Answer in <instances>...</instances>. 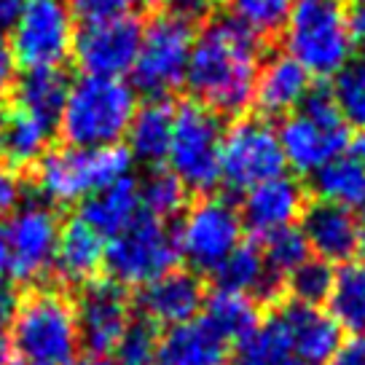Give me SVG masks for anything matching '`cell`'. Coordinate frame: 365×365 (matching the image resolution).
Listing matches in <instances>:
<instances>
[{
  "label": "cell",
  "instance_id": "45",
  "mask_svg": "<svg viewBox=\"0 0 365 365\" xmlns=\"http://www.w3.org/2000/svg\"><path fill=\"white\" fill-rule=\"evenodd\" d=\"M352 156L365 167V129H360V135L352 140Z\"/></svg>",
  "mask_w": 365,
  "mask_h": 365
},
{
  "label": "cell",
  "instance_id": "21",
  "mask_svg": "<svg viewBox=\"0 0 365 365\" xmlns=\"http://www.w3.org/2000/svg\"><path fill=\"white\" fill-rule=\"evenodd\" d=\"M105 263V245L103 237L89 228L81 217L68 220L59 228L57 250H54V263L51 269L65 285L86 287L94 282V277Z\"/></svg>",
  "mask_w": 365,
  "mask_h": 365
},
{
  "label": "cell",
  "instance_id": "20",
  "mask_svg": "<svg viewBox=\"0 0 365 365\" xmlns=\"http://www.w3.org/2000/svg\"><path fill=\"white\" fill-rule=\"evenodd\" d=\"M57 124L14 105L0 121V156L9 170H35V164L51 150Z\"/></svg>",
  "mask_w": 365,
  "mask_h": 365
},
{
  "label": "cell",
  "instance_id": "25",
  "mask_svg": "<svg viewBox=\"0 0 365 365\" xmlns=\"http://www.w3.org/2000/svg\"><path fill=\"white\" fill-rule=\"evenodd\" d=\"M212 274H215L217 290L250 296L252 301H258V298L277 301L285 290L282 279L269 274L261 247H255V245H240Z\"/></svg>",
  "mask_w": 365,
  "mask_h": 365
},
{
  "label": "cell",
  "instance_id": "42",
  "mask_svg": "<svg viewBox=\"0 0 365 365\" xmlns=\"http://www.w3.org/2000/svg\"><path fill=\"white\" fill-rule=\"evenodd\" d=\"M328 365H365V333L352 336L349 341H344Z\"/></svg>",
  "mask_w": 365,
  "mask_h": 365
},
{
  "label": "cell",
  "instance_id": "6",
  "mask_svg": "<svg viewBox=\"0 0 365 365\" xmlns=\"http://www.w3.org/2000/svg\"><path fill=\"white\" fill-rule=\"evenodd\" d=\"M132 156L121 145L110 148H54L35 164V188L43 202H83L105 185L129 175Z\"/></svg>",
  "mask_w": 365,
  "mask_h": 365
},
{
  "label": "cell",
  "instance_id": "7",
  "mask_svg": "<svg viewBox=\"0 0 365 365\" xmlns=\"http://www.w3.org/2000/svg\"><path fill=\"white\" fill-rule=\"evenodd\" d=\"M194 24L164 11L156 14L145 27L132 65V89L148 94L150 100H167L180 89L188 73L194 48Z\"/></svg>",
  "mask_w": 365,
  "mask_h": 365
},
{
  "label": "cell",
  "instance_id": "33",
  "mask_svg": "<svg viewBox=\"0 0 365 365\" xmlns=\"http://www.w3.org/2000/svg\"><path fill=\"white\" fill-rule=\"evenodd\" d=\"M296 0H226L231 19L252 35H277L285 30Z\"/></svg>",
  "mask_w": 365,
  "mask_h": 365
},
{
  "label": "cell",
  "instance_id": "26",
  "mask_svg": "<svg viewBox=\"0 0 365 365\" xmlns=\"http://www.w3.org/2000/svg\"><path fill=\"white\" fill-rule=\"evenodd\" d=\"M175 126V108L167 100H148L126 129V153L132 159L156 167L167 159Z\"/></svg>",
  "mask_w": 365,
  "mask_h": 365
},
{
  "label": "cell",
  "instance_id": "48",
  "mask_svg": "<svg viewBox=\"0 0 365 365\" xmlns=\"http://www.w3.org/2000/svg\"><path fill=\"white\" fill-rule=\"evenodd\" d=\"M70 365H113V363H108L105 357H83V360H73Z\"/></svg>",
  "mask_w": 365,
  "mask_h": 365
},
{
  "label": "cell",
  "instance_id": "41",
  "mask_svg": "<svg viewBox=\"0 0 365 365\" xmlns=\"http://www.w3.org/2000/svg\"><path fill=\"white\" fill-rule=\"evenodd\" d=\"M19 196H22V185H19L16 172L9 170V167L0 161V215L14 210L16 202H19Z\"/></svg>",
  "mask_w": 365,
  "mask_h": 365
},
{
  "label": "cell",
  "instance_id": "14",
  "mask_svg": "<svg viewBox=\"0 0 365 365\" xmlns=\"http://www.w3.org/2000/svg\"><path fill=\"white\" fill-rule=\"evenodd\" d=\"M143 38V24L135 16H118L108 22L83 24L73 35L70 54L83 76L91 78H121L132 70Z\"/></svg>",
  "mask_w": 365,
  "mask_h": 365
},
{
  "label": "cell",
  "instance_id": "44",
  "mask_svg": "<svg viewBox=\"0 0 365 365\" xmlns=\"http://www.w3.org/2000/svg\"><path fill=\"white\" fill-rule=\"evenodd\" d=\"M22 6L24 0H0V33L16 22V16L22 14Z\"/></svg>",
  "mask_w": 365,
  "mask_h": 365
},
{
  "label": "cell",
  "instance_id": "23",
  "mask_svg": "<svg viewBox=\"0 0 365 365\" xmlns=\"http://www.w3.org/2000/svg\"><path fill=\"white\" fill-rule=\"evenodd\" d=\"M309 73L290 54H277L266 65H261L252 103L263 115H287L293 108H301L307 100Z\"/></svg>",
  "mask_w": 365,
  "mask_h": 365
},
{
  "label": "cell",
  "instance_id": "43",
  "mask_svg": "<svg viewBox=\"0 0 365 365\" xmlns=\"http://www.w3.org/2000/svg\"><path fill=\"white\" fill-rule=\"evenodd\" d=\"M349 27H352L354 43H365V0H354L349 9Z\"/></svg>",
  "mask_w": 365,
  "mask_h": 365
},
{
  "label": "cell",
  "instance_id": "28",
  "mask_svg": "<svg viewBox=\"0 0 365 365\" xmlns=\"http://www.w3.org/2000/svg\"><path fill=\"white\" fill-rule=\"evenodd\" d=\"M68 89V76L59 68L24 70L14 83V100H16L14 105L35 115H43V118L57 124Z\"/></svg>",
  "mask_w": 365,
  "mask_h": 365
},
{
  "label": "cell",
  "instance_id": "22",
  "mask_svg": "<svg viewBox=\"0 0 365 365\" xmlns=\"http://www.w3.org/2000/svg\"><path fill=\"white\" fill-rule=\"evenodd\" d=\"M228 341L202 319L175 325L159 339L156 365H226Z\"/></svg>",
  "mask_w": 365,
  "mask_h": 365
},
{
  "label": "cell",
  "instance_id": "40",
  "mask_svg": "<svg viewBox=\"0 0 365 365\" xmlns=\"http://www.w3.org/2000/svg\"><path fill=\"white\" fill-rule=\"evenodd\" d=\"M14 83H16V59L11 54L9 38L0 33V103L14 91Z\"/></svg>",
  "mask_w": 365,
  "mask_h": 365
},
{
  "label": "cell",
  "instance_id": "46",
  "mask_svg": "<svg viewBox=\"0 0 365 365\" xmlns=\"http://www.w3.org/2000/svg\"><path fill=\"white\" fill-rule=\"evenodd\" d=\"M6 272H9V252H6V240H3V228H0V290H3Z\"/></svg>",
  "mask_w": 365,
  "mask_h": 365
},
{
  "label": "cell",
  "instance_id": "11",
  "mask_svg": "<svg viewBox=\"0 0 365 365\" xmlns=\"http://www.w3.org/2000/svg\"><path fill=\"white\" fill-rule=\"evenodd\" d=\"M73 35V11L65 0H24L9 46L24 70L59 68L70 57Z\"/></svg>",
  "mask_w": 365,
  "mask_h": 365
},
{
  "label": "cell",
  "instance_id": "50",
  "mask_svg": "<svg viewBox=\"0 0 365 365\" xmlns=\"http://www.w3.org/2000/svg\"><path fill=\"white\" fill-rule=\"evenodd\" d=\"M3 341V339H0ZM0 365H6V360H3V344H0Z\"/></svg>",
  "mask_w": 365,
  "mask_h": 365
},
{
  "label": "cell",
  "instance_id": "17",
  "mask_svg": "<svg viewBox=\"0 0 365 365\" xmlns=\"http://www.w3.org/2000/svg\"><path fill=\"white\" fill-rule=\"evenodd\" d=\"M287 336L290 352L304 365H328L336 349L341 346V328L317 307L285 304L274 312Z\"/></svg>",
  "mask_w": 365,
  "mask_h": 365
},
{
  "label": "cell",
  "instance_id": "34",
  "mask_svg": "<svg viewBox=\"0 0 365 365\" xmlns=\"http://www.w3.org/2000/svg\"><path fill=\"white\" fill-rule=\"evenodd\" d=\"M263 261H266V269L269 274H274L277 279H282V285H285V279L290 274L296 272L301 263L309 261V245L304 240V234H301V228H282V231H277L272 237H266L263 240Z\"/></svg>",
  "mask_w": 365,
  "mask_h": 365
},
{
  "label": "cell",
  "instance_id": "38",
  "mask_svg": "<svg viewBox=\"0 0 365 365\" xmlns=\"http://www.w3.org/2000/svg\"><path fill=\"white\" fill-rule=\"evenodd\" d=\"M135 3L137 0H70L68 6L76 16L83 19V24H91L118 19V16H129Z\"/></svg>",
  "mask_w": 365,
  "mask_h": 365
},
{
  "label": "cell",
  "instance_id": "16",
  "mask_svg": "<svg viewBox=\"0 0 365 365\" xmlns=\"http://www.w3.org/2000/svg\"><path fill=\"white\" fill-rule=\"evenodd\" d=\"M307 210V188L290 178L279 175L245 194L240 217L255 237H272L282 228H290Z\"/></svg>",
  "mask_w": 365,
  "mask_h": 365
},
{
  "label": "cell",
  "instance_id": "39",
  "mask_svg": "<svg viewBox=\"0 0 365 365\" xmlns=\"http://www.w3.org/2000/svg\"><path fill=\"white\" fill-rule=\"evenodd\" d=\"M170 14L175 16H180L182 22L188 24H196L207 19L212 9H215V0H170Z\"/></svg>",
  "mask_w": 365,
  "mask_h": 365
},
{
  "label": "cell",
  "instance_id": "4",
  "mask_svg": "<svg viewBox=\"0 0 365 365\" xmlns=\"http://www.w3.org/2000/svg\"><path fill=\"white\" fill-rule=\"evenodd\" d=\"M287 54L319 78L352 65L354 35L344 0H296L285 24Z\"/></svg>",
  "mask_w": 365,
  "mask_h": 365
},
{
  "label": "cell",
  "instance_id": "32",
  "mask_svg": "<svg viewBox=\"0 0 365 365\" xmlns=\"http://www.w3.org/2000/svg\"><path fill=\"white\" fill-rule=\"evenodd\" d=\"M140 191V207L159 220H170L182 212L188 202V191L170 170H153L143 182H137Z\"/></svg>",
  "mask_w": 365,
  "mask_h": 365
},
{
  "label": "cell",
  "instance_id": "15",
  "mask_svg": "<svg viewBox=\"0 0 365 365\" xmlns=\"http://www.w3.org/2000/svg\"><path fill=\"white\" fill-rule=\"evenodd\" d=\"M78 341L91 352V357H105L113 352L126 328L132 325L129 296L113 279H94L81 290L78 307Z\"/></svg>",
  "mask_w": 365,
  "mask_h": 365
},
{
  "label": "cell",
  "instance_id": "36",
  "mask_svg": "<svg viewBox=\"0 0 365 365\" xmlns=\"http://www.w3.org/2000/svg\"><path fill=\"white\" fill-rule=\"evenodd\" d=\"M333 97H336L344 121L365 129V57H360L336 76Z\"/></svg>",
  "mask_w": 365,
  "mask_h": 365
},
{
  "label": "cell",
  "instance_id": "1",
  "mask_svg": "<svg viewBox=\"0 0 365 365\" xmlns=\"http://www.w3.org/2000/svg\"><path fill=\"white\" fill-rule=\"evenodd\" d=\"M261 38L231 16L212 19L194 38L185 83L196 103L217 115H240L252 103L261 73Z\"/></svg>",
  "mask_w": 365,
  "mask_h": 365
},
{
  "label": "cell",
  "instance_id": "12",
  "mask_svg": "<svg viewBox=\"0 0 365 365\" xmlns=\"http://www.w3.org/2000/svg\"><path fill=\"white\" fill-rule=\"evenodd\" d=\"M240 245V210L223 196H205L182 217L178 250L196 272H215Z\"/></svg>",
  "mask_w": 365,
  "mask_h": 365
},
{
  "label": "cell",
  "instance_id": "5",
  "mask_svg": "<svg viewBox=\"0 0 365 365\" xmlns=\"http://www.w3.org/2000/svg\"><path fill=\"white\" fill-rule=\"evenodd\" d=\"M277 135L285 164L301 175H314L349 148V129L328 86L309 89L301 110L287 115Z\"/></svg>",
  "mask_w": 365,
  "mask_h": 365
},
{
  "label": "cell",
  "instance_id": "13",
  "mask_svg": "<svg viewBox=\"0 0 365 365\" xmlns=\"http://www.w3.org/2000/svg\"><path fill=\"white\" fill-rule=\"evenodd\" d=\"M59 217L41 199H30L16 207L3 228L9 272L16 282L33 285L51 272L59 237Z\"/></svg>",
  "mask_w": 365,
  "mask_h": 365
},
{
  "label": "cell",
  "instance_id": "47",
  "mask_svg": "<svg viewBox=\"0 0 365 365\" xmlns=\"http://www.w3.org/2000/svg\"><path fill=\"white\" fill-rule=\"evenodd\" d=\"M354 252L360 258V266L365 269V226H360V234H357V245H354Z\"/></svg>",
  "mask_w": 365,
  "mask_h": 365
},
{
  "label": "cell",
  "instance_id": "10",
  "mask_svg": "<svg viewBox=\"0 0 365 365\" xmlns=\"http://www.w3.org/2000/svg\"><path fill=\"white\" fill-rule=\"evenodd\" d=\"M279 135L266 118H237L220 143V182L228 191L247 194L255 185L285 175Z\"/></svg>",
  "mask_w": 365,
  "mask_h": 365
},
{
  "label": "cell",
  "instance_id": "37",
  "mask_svg": "<svg viewBox=\"0 0 365 365\" xmlns=\"http://www.w3.org/2000/svg\"><path fill=\"white\" fill-rule=\"evenodd\" d=\"M159 333L148 319H132L121 341L115 346V365H156L159 354Z\"/></svg>",
  "mask_w": 365,
  "mask_h": 365
},
{
  "label": "cell",
  "instance_id": "31",
  "mask_svg": "<svg viewBox=\"0 0 365 365\" xmlns=\"http://www.w3.org/2000/svg\"><path fill=\"white\" fill-rule=\"evenodd\" d=\"M234 365H304V363H298L296 357H293L285 331H282L279 319L272 314L266 322H261V328L252 333L250 339H245L240 344V352H237Z\"/></svg>",
  "mask_w": 365,
  "mask_h": 365
},
{
  "label": "cell",
  "instance_id": "18",
  "mask_svg": "<svg viewBox=\"0 0 365 365\" xmlns=\"http://www.w3.org/2000/svg\"><path fill=\"white\" fill-rule=\"evenodd\" d=\"M143 319L153 325H182L196 317V312L205 304L202 279L191 272H170L153 279L150 285L140 287L137 296Z\"/></svg>",
  "mask_w": 365,
  "mask_h": 365
},
{
  "label": "cell",
  "instance_id": "24",
  "mask_svg": "<svg viewBox=\"0 0 365 365\" xmlns=\"http://www.w3.org/2000/svg\"><path fill=\"white\" fill-rule=\"evenodd\" d=\"M140 191H137L135 178H121V180L105 185L103 191L91 194L81 202V220L89 228H94L100 237H118L124 228H129L140 217Z\"/></svg>",
  "mask_w": 365,
  "mask_h": 365
},
{
  "label": "cell",
  "instance_id": "49",
  "mask_svg": "<svg viewBox=\"0 0 365 365\" xmlns=\"http://www.w3.org/2000/svg\"><path fill=\"white\" fill-rule=\"evenodd\" d=\"M145 6H161V3H170V0H143Z\"/></svg>",
  "mask_w": 365,
  "mask_h": 365
},
{
  "label": "cell",
  "instance_id": "27",
  "mask_svg": "<svg viewBox=\"0 0 365 365\" xmlns=\"http://www.w3.org/2000/svg\"><path fill=\"white\" fill-rule=\"evenodd\" d=\"M312 188L319 202L344 207L354 215L365 210V167L354 156H339L314 172Z\"/></svg>",
  "mask_w": 365,
  "mask_h": 365
},
{
  "label": "cell",
  "instance_id": "2",
  "mask_svg": "<svg viewBox=\"0 0 365 365\" xmlns=\"http://www.w3.org/2000/svg\"><path fill=\"white\" fill-rule=\"evenodd\" d=\"M137 110L132 83L83 76L70 83L59 110L57 132L70 148H110L126 137Z\"/></svg>",
  "mask_w": 365,
  "mask_h": 365
},
{
  "label": "cell",
  "instance_id": "30",
  "mask_svg": "<svg viewBox=\"0 0 365 365\" xmlns=\"http://www.w3.org/2000/svg\"><path fill=\"white\" fill-rule=\"evenodd\" d=\"M333 322L352 336L365 333V269L360 263L341 266L333 277V290L328 296Z\"/></svg>",
  "mask_w": 365,
  "mask_h": 365
},
{
  "label": "cell",
  "instance_id": "51",
  "mask_svg": "<svg viewBox=\"0 0 365 365\" xmlns=\"http://www.w3.org/2000/svg\"><path fill=\"white\" fill-rule=\"evenodd\" d=\"M0 121H3V115H0Z\"/></svg>",
  "mask_w": 365,
  "mask_h": 365
},
{
  "label": "cell",
  "instance_id": "29",
  "mask_svg": "<svg viewBox=\"0 0 365 365\" xmlns=\"http://www.w3.org/2000/svg\"><path fill=\"white\" fill-rule=\"evenodd\" d=\"M205 319L228 344L231 341L242 344L245 339H250L252 333L261 328L258 304L250 296L226 293V290H217L212 298H207Z\"/></svg>",
  "mask_w": 365,
  "mask_h": 365
},
{
  "label": "cell",
  "instance_id": "3",
  "mask_svg": "<svg viewBox=\"0 0 365 365\" xmlns=\"http://www.w3.org/2000/svg\"><path fill=\"white\" fill-rule=\"evenodd\" d=\"M9 336L24 365H70L78 349L76 304L54 287L27 290L16 298Z\"/></svg>",
  "mask_w": 365,
  "mask_h": 365
},
{
  "label": "cell",
  "instance_id": "9",
  "mask_svg": "<svg viewBox=\"0 0 365 365\" xmlns=\"http://www.w3.org/2000/svg\"><path fill=\"white\" fill-rule=\"evenodd\" d=\"M180 261L178 237L159 217L140 212L135 223L124 228L105 247V266L115 285L145 287L153 279L175 272Z\"/></svg>",
  "mask_w": 365,
  "mask_h": 365
},
{
  "label": "cell",
  "instance_id": "19",
  "mask_svg": "<svg viewBox=\"0 0 365 365\" xmlns=\"http://www.w3.org/2000/svg\"><path fill=\"white\" fill-rule=\"evenodd\" d=\"M301 234L307 240L309 250H314L319 261H346L349 255H354L360 223H357V215L344 207L314 202L301 215Z\"/></svg>",
  "mask_w": 365,
  "mask_h": 365
},
{
  "label": "cell",
  "instance_id": "8",
  "mask_svg": "<svg viewBox=\"0 0 365 365\" xmlns=\"http://www.w3.org/2000/svg\"><path fill=\"white\" fill-rule=\"evenodd\" d=\"M220 115L199 103L175 108L172 143L167 150L170 172L185 185V191L207 194L220 182Z\"/></svg>",
  "mask_w": 365,
  "mask_h": 365
},
{
  "label": "cell",
  "instance_id": "35",
  "mask_svg": "<svg viewBox=\"0 0 365 365\" xmlns=\"http://www.w3.org/2000/svg\"><path fill=\"white\" fill-rule=\"evenodd\" d=\"M333 277H336V272L331 269V263L309 258L285 279V290L287 296L293 298V304L319 309V304L328 301V296H331Z\"/></svg>",
  "mask_w": 365,
  "mask_h": 365
}]
</instances>
